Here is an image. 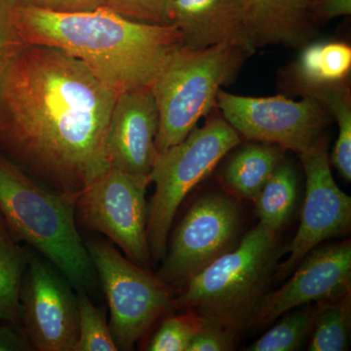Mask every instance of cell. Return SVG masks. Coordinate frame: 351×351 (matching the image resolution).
I'll return each instance as SVG.
<instances>
[{"instance_id": "cell-14", "label": "cell", "mask_w": 351, "mask_h": 351, "mask_svg": "<svg viewBox=\"0 0 351 351\" xmlns=\"http://www.w3.org/2000/svg\"><path fill=\"white\" fill-rule=\"evenodd\" d=\"M159 117L152 88L117 95L108 131V160L129 174L149 178L158 152Z\"/></svg>"}, {"instance_id": "cell-17", "label": "cell", "mask_w": 351, "mask_h": 351, "mask_svg": "<svg viewBox=\"0 0 351 351\" xmlns=\"http://www.w3.org/2000/svg\"><path fill=\"white\" fill-rule=\"evenodd\" d=\"M351 47L348 43L323 40L307 43L284 71V84L302 98L319 100L323 95L350 86Z\"/></svg>"}, {"instance_id": "cell-13", "label": "cell", "mask_w": 351, "mask_h": 351, "mask_svg": "<svg viewBox=\"0 0 351 351\" xmlns=\"http://www.w3.org/2000/svg\"><path fill=\"white\" fill-rule=\"evenodd\" d=\"M351 293V242L317 246L302 258L287 283L267 293L250 328H265L287 311L311 304H324Z\"/></svg>"}, {"instance_id": "cell-2", "label": "cell", "mask_w": 351, "mask_h": 351, "mask_svg": "<svg viewBox=\"0 0 351 351\" xmlns=\"http://www.w3.org/2000/svg\"><path fill=\"white\" fill-rule=\"evenodd\" d=\"M14 22L23 43L66 51L117 95L152 88L182 46L176 25L136 22L106 7L62 12L20 3Z\"/></svg>"}, {"instance_id": "cell-26", "label": "cell", "mask_w": 351, "mask_h": 351, "mask_svg": "<svg viewBox=\"0 0 351 351\" xmlns=\"http://www.w3.org/2000/svg\"><path fill=\"white\" fill-rule=\"evenodd\" d=\"M174 0H107L106 8L127 19L152 25H172Z\"/></svg>"}, {"instance_id": "cell-30", "label": "cell", "mask_w": 351, "mask_h": 351, "mask_svg": "<svg viewBox=\"0 0 351 351\" xmlns=\"http://www.w3.org/2000/svg\"><path fill=\"white\" fill-rule=\"evenodd\" d=\"M16 325H0V351H29L34 350L25 332H18Z\"/></svg>"}, {"instance_id": "cell-12", "label": "cell", "mask_w": 351, "mask_h": 351, "mask_svg": "<svg viewBox=\"0 0 351 351\" xmlns=\"http://www.w3.org/2000/svg\"><path fill=\"white\" fill-rule=\"evenodd\" d=\"M49 262L31 257L21 290V323L34 350L75 351L78 338L76 295Z\"/></svg>"}, {"instance_id": "cell-27", "label": "cell", "mask_w": 351, "mask_h": 351, "mask_svg": "<svg viewBox=\"0 0 351 351\" xmlns=\"http://www.w3.org/2000/svg\"><path fill=\"white\" fill-rule=\"evenodd\" d=\"M240 335L225 326L202 319L188 351H230L239 341Z\"/></svg>"}, {"instance_id": "cell-22", "label": "cell", "mask_w": 351, "mask_h": 351, "mask_svg": "<svg viewBox=\"0 0 351 351\" xmlns=\"http://www.w3.org/2000/svg\"><path fill=\"white\" fill-rule=\"evenodd\" d=\"M317 304L302 309L287 311L283 318L271 329L263 334L247 351H294L297 350L313 330Z\"/></svg>"}, {"instance_id": "cell-10", "label": "cell", "mask_w": 351, "mask_h": 351, "mask_svg": "<svg viewBox=\"0 0 351 351\" xmlns=\"http://www.w3.org/2000/svg\"><path fill=\"white\" fill-rule=\"evenodd\" d=\"M240 226L237 198L219 193L201 196L175 230L157 276L168 285L184 286L239 244Z\"/></svg>"}, {"instance_id": "cell-16", "label": "cell", "mask_w": 351, "mask_h": 351, "mask_svg": "<svg viewBox=\"0 0 351 351\" xmlns=\"http://www.w3.org/2000/svg\"><path fill=\"white\" fill-rule=\"evenodd\" d=\"M255 49L283 45L302 49L317 34L313 0H243Z\"/></svg>"}, {"instance_id": "cell-21", "label": "cell", "mask_w": 351, "mask_h": 351, "mask_svg": "<svg viewBox=\"0 0 351 351\" xmlns=\"http://www.w3.org/2000/svg\"><path fill=\"white\" fill-rule=\"evenodd\" d=\"M351 328V293L331 302L317 304L309 351H343Z\"/></svg>"}, {"instance_id": "cell-7", "label": "cell", "mask_w": 351, "mask_h": 351, "mask_svg": "<svg viewBox=\"0 0 351 351\" xmlns=\"http://www.w3.org/2000/svg\"><path fill=\"white\" fill-rule=\"evenodd\" d=\"M110 311V328L119 350L129 351L164 313L173 308L170 285L124 258L101 239L86 242Z\"/></svg>"}, {"instance_id": "cell-31", "label": "cell", "mask_w": 351, "mask_h": 351, "mask_svg": "<svg viewBox=\"0 0 351 351\" xmlns=\"http://www.w3.org/2000/svg\"><path fill=\"white\" fill-rule=\"evenodd\" d=\"M107 0H52L51 10L62 12H82L105 7Z\"/></svg>"}, {"instance_id": "cell-1", "label": "cell", "mask_w": 351, "mask_h": 351, "mask_svg": "<svg viewBox=\"0 0 351 351\" xmlns=\"http://www.w3.org/2000/svg\"><path fill=\"white\" fill-rule=\"evenodd\" d=\"M117 96L66 51L15 44L0 55V154L76 202L110 166Z\"/></svg>"}, {"instance_id": "cell-19", "label": "cell", "mask_w": 351, "mask_h": 351, "mask_svg": "<svg viewBox=\"0 0 351 351\" xmlns=\"http://www.w3.org/2000/svg\"><path fill=\"white\" fill-rule=\"evenodd\" d=\"M31 257L0 214V321L21 323V290Z\"/></svg>"}, {"instance_id": "cell-24", "label": "cell", "mask_w": 351, "mask_h": 351, "mask_svg": "<svg viewBox=\"0 0 351 351\" xmlns=\"http://www.w3.org/2000/svg\"><path fill=\"white\" fill-rule=\"evenodd\" d=\"M78 338L75 351H117L105 309L95 306L85 291L76 294Z\"/></svg>"}, {"instance_id": "cell-32", "label": "cell", "mask_w": 351, "mask_h": 351, "mask_svg": "<svg viewBox=\"0 0 351 351\" xmlns=\"http://www.w3.org/2000/svg\"><path fill=\"white\" fill-rule=\"evenodd\" d=\"M21 4L39 7V8L49 9L52 0H19Z\"/></svg>"}, {"instance_id": "cell-29", "label": "cell", "mask_w": 351, "mask_h": 351, "mask_svg": "<svg viewBox=\"0 0 351 351\" xmlns=\"http://www.w3.org/2000/svg\"><path fill=\"white\" fill-rule=\"evenodd\" d=\"M313 13L317 25L341 16H350L351 0H313Z\"/></svg>"}, {"instance_id": "cell-4", "label": "cell", "mask_w": 351, "mask_h": 351, "mask_svg": "<svg viewBox=\"0 0 351 351\" xmlns=\"http://www.w3.org/2000/svg\"><path fill=\"white\" fill-rule=\"evenodd\" d=\"M281 250L260 223L182 287L173 308L189 311L241 336L274 277Z\"/></svg>"}, {"instance_id": "cell-6", "label": "cell", "mask_w": 351, "mask_h": 351, "mask_svg": "<svg viewBox=\"0 0 351 351\" xmlns=\"http://www.w3.org/2000/svg\"><path fill=\"white\" fill-rule=\"evenodd\" d=\"M241 140L230 123L217 114L200 128L193 129L179 144L158 154L149 176L156 186L147 226L152 261L163 260L168 235L182 201Z\"/></svg>"}, {"instance_id": "cell-11", "label": "cell", "mask_w": 351, "mask_h": 351, "mask_svg": "<svg viewBox=\"0 0 351 351\" xmlns=\"http://www.w3.org/2000/svg\"><path fill=\"white\" fill-rule=\"evenodd\" d=\"M300 157L306 174V197L298 232L281 250V256L288 257L278 263L274 274L280 280L290 276L309 252L350 230L351 198L332 177L327 138Z\"/></svg>"}, {"instance_id": "cell-25", "label": "cell", "mask_w": 351, "mask_h": 351, "mask_svg": "<svg viewBox=\"0 0 351 351\" xmlns=\"http://www.w3.org/2000/svg\"><path fill=\"white\" fill-rule=\"evenodd\" d=\"M186 313L164 320L152 339L147 350L188 351L191 341L202 324V319L195 313Z\"/></svg>"}, {"instance_id": "cell-20", "label": "cell", "mask_w": 351, "mask_h": 351, "mask_svg": "<svg viewBox=\"0 0 351 351\" xmlns=\"http://www.w3.org/2000/svg\"><path fill=\"white\" fill-rule=\"evenodd\" d=\"M297 196V174L284 159L254 200L260 225L277 237L294 211Z\"/></svg>"}, {"instance_id": "cell-8", "label": "cell", "mask_w": 351, "mask_h": 351, "mask_svg": "<svg viewBox=\"0 0 351 351\" xmlns=\"http://www.w3.org/2000/svg\"><path fill=\"white\" fill-rule=\"evenodd\" d=\"M217 107L241 138L299 154L311 152L326 138L332 119L324 104L309 97L301 101L283 95L256 98L219 90Z\"/></svg>"}, {"instance_id": "cell-15", "label": "cell", "mask_w": 351, "mask_h": 351, "mask_svg": "<svg viewBox=\"0 0 351 351\" xmlns=\"http://www.w3.org/2000/svg\"><path fill=\"white\" fill-rule=\"evenodd\" d=\"M171 23L179 29L182 47L206 49L232 43L254 54L243 0H174Z\"/></svg>"}, {"instance_id": "cell-23", "label": "cell", "mask_w": 351, "mask_h": 351, "mask_svg": "<svg viewBox=\"0 0 351 351\" xmlns=\"http://www.w3.org/2000/svg\"><path fill=\"white\" fill-rule=\"evenodd\" d=\"M321 103L338 124L339 134L331 160L346 182L351 181V95L350 86L339 88L323 95Z\"/></svg>"}, {"instance_id": "cell-9", "label": "cell", "mask_w": 351, "mask_h": 351, "mask_svg": "<svg viewBox=\"0 0 351 351\" xmlns=\"http://www.w3.org/2000/svg\"><path fill=\"white\" fill-rule=\"evenodd\" d=\"M149 178L129 174L110 165L78 196L83 225L106 235L129 260L147 269L152 258L147 242Z\"/></svg>"}, {"instance_id": "cell-3", "label": "cell", "mask_w": 351, "mask_h": 351, "mask_svg": "<svg viewBox=\"0 0 351 351\" xmlns=\"http://www.w3.org/2000/svg\"><path fill=\"white\" fill-rule=\"evenodd\" d=\"M75 203L40 186L0 154V214L14 237L36 248L76 291L90 293L98 277L76 228Z\"/></svg>"}, {"instance_id": "cell-5", "label": "cell", "mask_w": 351, "mask_h": 351, "mask_svg": "<svg viewBox=\"0 0 351 351\" xmlns=\"http://www.w3.org/2000/svg\"><path fill=\"white\" fill-rule=\"evenodd\" d=\"M250 53L232 43L180 47L152 86L158 110L157 152L179 144L217 107L219 90L239 75Z\"/></svg>"}, {"instance_id": "cell-18", "label": "cell", "mask_w": 351, "mask_h": 351, "mask_svg": "<svg viewBox=\"0 0 351 351\" xmlns=\"http://www.w3.org/2000/svg\"><path fill=\"white\" fill-rule=\"evenodd\" d=\"M284 159L285 151L278 145L252 143L233 154L221 173V181L228 195L254 201Z\"/></svg>"}, {"instance_id": "cell-28", "label": "cell", "mask_w": 351, "mask_h": 351, "mask_svg": "<svg viewBox=\"0 0 351 351\" xmlns=\"http://www.w3.org/2000/svg\"><path fill=\"white\" fill-rule=\"evenodd\" d=\"M19 4V0H0V55L11 46L22 43L14 22Z\"/></svg>"}]
</instances>
